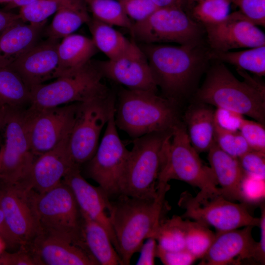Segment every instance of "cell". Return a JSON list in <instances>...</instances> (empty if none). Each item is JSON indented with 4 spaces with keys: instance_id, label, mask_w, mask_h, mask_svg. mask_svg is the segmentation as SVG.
<instances>
[{
    "instance_id": "cell-1",
    "label": "cell",
    "mask_w": 265,
    "mask_h": 265,
    "mask_svg": "<svg viewBox=\"0 0 265 265\" xmlns=\"http://www.w3.org/2000/svg\"><path fill=\"white\" fill-rule=\"evenodd\" d=\"M148 61L156 84L164 97L177 100L189 94L211 60L203 42L171 46H139Z\"/></svg>"
},
{
    "instance_id": "cell-2",
    "label": "cell",
    "mask_w": 265,
    "mask_h": 265,
    "mask_svg": "<svg viewBox=\"0 0 265 265\" xmlns=\"http://www.w3.org/2000/svg\"><path fill=\"white\" fill-rule=\"evenodd\" d=\"M157 189V195L151 199L119 194L116 200L110 199L109 216L117 240V252L123 265L130 264L133 254L152 237L163 219L169 186L159 184Z\"/></svg>"
},
{
    "instance_id": "cell-3",
    "label": "cell",
    "mask_w": 265,
    "mask_h": 265,
    "mask_svg": "<svg viewBox=\"0 0 265 265\" xmlns=\"http://www.w3.org/2000/svg\"><path fill=\"white\" fill-rule=\"evenodd\" d=\"M237 70L245 80H239L224 63L215 61L197 90L196 98L199 102L248 116L265 125V86Z\"/></svg>"
},
{
    "instance_id": "cell-4",
    "label": "cell",
    "mask_w": 265,
    "mask_h": 265,
    "mask_svg": "<svg viewBox=\"0 0 265 265\" xmlns=\"http://www.w3.org/2000/svg\"><path fill=\"white\" fill-rule=\"evenodd\" d=\"M177 103L156 92L123 89L115 104L116 125L133 139L171 130L180 122Z\"/></svg>"
},
{
    "instance_id": "cell-5",
    "label": "cell",
    "mask_w": 265,
    "mask_h": 265,
    "mask_svg": "<svg viewBox=\"0 0 265 265\" xmlns=\"http://www.w3.org/2000/svg\"><path fill=\"white\" fill-rule=\"evenodd\" d=\"M172 130L153 132L133 139L119 183V194L144 199L157 195L158 177Z\"/></svg>"
},
{
    "instance_id": "cell-6",
    "label": "cell",
    "mask_w": 265,
    "mask_h": 265,
    "mask_svg": "<svg viewBox=\"0 0 265 265\" xmlns=\"http://www.w3.org/2000/svg\"><path fill=\"white\" fill-rule=\"evenodd\" d=\"M28 195L39 232L67 238L84 249L82 215L71 190L62 181L43 193L30 189Z\"/></svg>"
},
{
    "instance_id": "cell-7",
    "label": "cell",
    "mask_w": 265,
    "mask_h": 265,
    "mask_svg": "<svg viewBox=\"0 0 265 265\" xmlns=\"http://www.w3.org/2000/svg\"><path fill=\"white\" fill-rule=\"evenodd\" d=\"M103 77L97 62L91 60L81 68L53 82L32 87L29 107L48 108L107 96L110 93L102 82Z\"/></svg>"
},
{
    "instance_id": "cell-8",
    "label": "cell",
    "mask_w": 265,
    "mask_h": 265,
    "mask_svg": "<svg viewBox=\"0 0 265 265\" xmlns=\"http://www.w3.org/2000/svg\"><path fill=\"white\" fill-rule=\"evenodd\" d=\"M178 205L185 210L182 218L212 227L216 232L259 224L260 218L251 214L245 203H236L228 199L219 189L200 190L195 196L185 191Z\"/></svg>"
},
{
    "instance_id": "cell-9",
    "label": "cell",
    "mask_w": 265,
    "mask_h": 265,
    "mask_svg": "<svg viewBox=\"0 0 265 265\" xmlns=\"http://www.w3.org/2000/svg\"><path fill=\"white\" fill-rule=\"evenodd\" d=\"M198 154L190 144L184 124L179 122L167 143L157 184H167L174 179L200 190H218L212 169L203 163Z\"/></svg>"
},
{
    "instance_id": "cell-10",
    "label": "cell",
    "mask_w": 265,
    "mask_h": 265,
    "mask_svg": "<svg viewBox=\"0 0 265 265\" xmlns=\"http://www.w3.org/2000/svg\"><path fill=\"white\" fill-rule=\"evenodd\" d=\"M143 44L172 42L179 45L203 42L202 24L193 20L180 5L159 7L143 21L133 23L130 30Z\"/></svg>"
},
{
    "instance_id": "cell-11",
    "label": "cell",
    "mask_w": 265,
    "mask_h": 265,
    "mask_svg": "<svg viewBox=\"0 0 265 265\" xmlns=\"http://www.w3.org/2000/svg\"><path fill=\"white\" fill-rule=\"evenodd\" d=\"M6 107L1 144L3 151L0 180L28 188L31 171L36 158L29 142L26 109Z\"/></svg>"
},
{
    "instance_id": "cell-12",
    "label": "cell",
    "mask_w": 265,
    "mask_h": 265,
    "mask_svg": "<svg viewBox=\"0 0 265 265\" xmlns=\"http://www.w3.org/2000/svg\"><path fill=\"white\" fill-rule=\"evenodd\" d=\"M115 104L112 93L78 103L68 139L70 154L76 165L80 167L95 154L101 132Z\"/></svg>"
},
{
    "instance_id": "cell-13",
    "label": "cell",
    "mask_w": 265,
    "mask_h": 265,
    "mask_svg": "<svg viewBox=\"0 0 265 265\" xmlns=\"http://www.w3.org/2000/svg\"><path fill=\"white\" fill-rule=\"evenodd\" d=\"M114 112L115 105L101 142L93 157L86 163L87 176L98 183L109 199L119 194V183L130 152L119 137Z\"/></svg>"
},
{
    "instance_id": "cell-14",
    "label": "cell",
    "mask_w": 265,
    "mask_h": 265,
    "mask_svg": "<svg viewBox=\"0 0 265 265\" xmlns=\"http://www.w3.org/2000/svg\"><path fill=\"white\" fill-rule=\"evenodd\" d=\"M79 103L55 107L26 109V125L30 147L37 158L56 147L69 135Z\"/></svg>"
},
{
    "instance_id": "cell-15",
    "label": "cell",
    "mask_w": 265,
    "mask_h": 265,
    "mask_svg": "<svg viewBox=\"0 0 265 265\" xmlns=\"http://www.w3.org/2000/svg\"><path fill=\"white\" fill-rule=\"evenodd\" d=\"M29 190L20 185L0 180V210L19 247L29 243L39 232L29 198Z\"/></svg>"
},
{
    "instance_id": "cell-16",
    "label": "cell",
    "mask_w": 265,
    "mask_h": 265,
    "mask_svg": "<svg viewBox=\"0 0 265 265\" xmlns=\"http://www.w3.org/2000/svg\"><path fill=\"white\" fill-rule=\"evenodd\" d=\"M97 63L103 77L129 89L158 91L147 57L134 40L118 56Z\"/></svg>"
},
{
    "instance_id": "cell-17",
    "label": "cell",
    "mask_w": 265,
    "mask_h": 265,
    "mask_svg": "<svg viewBox=\"0 0 265 265\" xmlns=\"http://www.w3.org/2000/svg\"><path fill=\"white\" fill-rule=\"evenodd\" d=\"M210 49L225 52L265 45V34L239 11L224 20L203 25Z\"/></svg>"
},
{
    "instance_id": "cell-18",
    "label": "cell",
    "mask_w": 265,
    "mask_h": 265,
    "mask_svg": "<svg viewBox=\"0 0 265 265\" xmlns=\"http://www.w3.org/2000/svg\"><path fill=\"white\" fill-rule=\"evenodd\" d=\"M62 181L71 190L81 213L100 224L107 233L117 250V243L109 216L110 199L99 186H92L81 174L80 167L73 166Z\"/></svg>"
},
{
    "instance_id": "cell-19",
    "label": "cell",
    "mask_w": 265,
    "mask_h": 265,
    "mask_svg": "<svg viewBox=\"0 0 265 265\" xmlns=\"http://www.w3.org/2000/svg\"><path fill=\"white\" fill-rule=\"evenodd\" d=\"M59 43L60 40L49 38L38 42L9 66L19 75L29 89L56 79Z\"/></svg>"
},
{
    "instance_id": "cell-20",
    "label": "cell",
    "mask_w": 265,
    "mask_h": 265,
    "mask_svg": "<svg viewBox=\"0 0 265 265\" xmlns=\"http://www.w3.org/2000/svg\"><path fill=\"white\" fill-rule=\"evenodd\" d=\"M253 226L216 232L211 246L199 265H226L242 260H255L257 242L252 235Z\"/></svg>"
},
{
    "instance_id": "cell-21",
    "label": "cell",
    "mask_w": 265,
    "mask_h": 265,
    "mask_svg": "<svg viewBox=\"0 0 265 265\" xmlns=\"http://www.w3.org/2000/svg\"><path fill=\"white\" fill-rule=\"evenodd\" d=\"M39 265H97L82 247L73 241L39 232L27 244Z\"/></svg>"
},
{
    "instance_id": "cell-22",
    "label": "cell",
    "mask_w": 265,
    "mask_h": 265,
    "mask_svg": "<svg viewBox=\"0 0 265 265\" xmlns=\"http://www.w3.org/2000/svg\"><path fill=\"white\" fill-rule=\"evenodd\" d=\"M69 136L35 159L28 184L29 189L38 193L50 190L60 184L67 172L76 165L68 148Z\"/></svg>"
},
{
    "instance_id": "cell-23",
    "label": "cell",
    "mask_w": 265,
    "mask_h": 265,
    "mask_svg": "<svg viewBox=\"0 0 265 265\" xmlns=\"http://www.w3.org/2000/svg\"><path fill=\"white\" fill-rule=\"evenodd\" d=\"M46 21H17L0 32V66H9L30 49L43 33Z\"/></svg>"
},
{
    "instance_id": "cell-24",
    "label": "cell",
    "mask_w": 265,
    "mask_h": 265,
    "mask_svg": "<svg viewBox=\"0 0 265 265\" xmlns=\"http://www.w3.org/2000/svg\"><path fill=\"white\" fill-rule=\"evenodd\" d=\"M208 152L210 167L220 192L229 200L244 203L241 184L245 175L238 159L222 151L215 141Z\"/></svg>"
},
{
    "instance_id": "cell-25",
    "label": "cell",
    "mask_w": 265,
    "mask_h": 265,
    "mask_svg": "<svg viewBox=\"0 0 265 265\" xmlns=\"http://www.w3.org/2000/svg\"><path fill=\"white\" fill-rule=\"evenodd\" d=\"M214 112L200 102L186 112L184 125L187 134L190 144L198 153L208 152L214 141Z\"/></svg>"
},
{
    "instance_id": "cell-26",
    "label": "cell",
    "mask_w": 265,
    "mask_h": 265,
    "mask_svg": "<svg viewBox=\"0 0 265 265\" xmlns=\"http://www.w3.org/2000/svg\"><path fill=\"white\" fill-rule=\"evenodd\" d=\"M81 215L82 241L86 250L98 265H123L106 230L97 222Z\"/></svg>"
},
{
    "instance_id": "cell-27",
    "label": "cell",
    "mask_w": 265,
    "mask_h": 265,
    "mask_svg": "<svg viewBox=\"0 0 265 265\" xmlns=\"http://www.w3.org/2000/svg\"><path fill=\"white\" fill-rule=\"evenodd\" d=\"M97 51L92 39L84 35L72 34L63 38L58 48L57 78L84 66Z\"/></svg>"
},
{
    "instance_id": "cell-28",
    "label": "cell",
    "mask_w": 265,
    "mask_h": 265,
    "mask_svg": "<svg viewBox=\"0 0 265 265\" xmlns=\"http://www.w3.org/2000/svg\"><path fill=\"white\" fill-rule=\"evenodd\" d=\"M84 0H72L59 9L51 24L44 28L47 38L60 40L73 34L83 24L90 21Z\"/></svg>"
},
{
    "instance_id": "cell-29",
    "label": "cell",
    "mask_w": 265,
    "mask_h": 265,
    "mask_svg": "<svg viewBox=\"0 0 265 265\" xmlns=\"http://www.w3.org/2000/svg\"><path fill=\"white\" fill-rule=\"evenodd\" d=\"M30 102V89L19 75L9 66H0V105L26 108Z\"/></svg>"
},
{
    "instance_id": "cell-30",
    "label": "cell",
    "mask_w": 265,
    "mask_h": 265,
    "mask_svg": "<svg viewBox=\"0 0 265 265\" xmlns=\"http://www.w3.org/2000/svg\"><path fill=\"white\" fill-rule=\"evenodd\" d=\"M209 56L211 60L229 63L237 69L258 76L265 75V45L237 52H218L210 49Z\"/></svg>"
},
{
    "instance_id": "cell-31",
    "label": "cell",
    "mask_w": 265,
    "mask_h": 265,
    "mask_svg": "<svg viewBox=\"0 0 265 265\" xmlns=\"http://www.w3.org/2000/svg\"><path fill=\"white\" fill-rule=\"evenodd\" d=\"M88 24L95 46L108 59L121 54L130 43L131 41L110 25L94 18L91 19Z\"/></svg>"
},
{
    "instance_id": "cell-32",
    "label": "cell",
    "mask_w": 265,
    "mask_h": 265,
    "mask_svg": "<svg viewBox=\"0 0 265 265\" xmlns=\"http://www.w3.org/2000/svg\"><path fill=\"white\" fill-rule=\"evenodd\" d=\"M152 237L158 245L167 251H178L185 249V219L173 215L171 218L162 219Z\"/></svg>"
},
{
    "instance_id": "cell-33",
    "label": "cell",
    "mask_w": 265,
    "mask_h": 265,
    "mask_svg": "<svg viewBox=\"0 0 265 265\" xmlns=\"http://www.w3.org/2000/svg\"><path fill=\"white\" fill-rule=\"evenodd\" d=\"M93 14V18L111 26L131 30L132 23L118 0H84Z\"/></svg>"
},
{
    "instance_id": "cell-34",
    "label": "cell",
    "mask_w": 265,
    "mask_h": 265,
    "mask_svg": "<svg viewBox=\"0 0 265 265\" xmlns=\"http://www.w3.org/2000/svg\"><path fill=\"white\" fill-rule=\"evenodd\" d=\"M185 249L197 260L206 254L215 236L209 227L188 219L185 220Z\"/></svg>"
},
{
    "instance_id": "cell-35",
    "label": "cell",
    "mask_w": 265,
    "mask_h": 265,
    "mask_svg": "<svg viewBox=\"0 0 265 265\" xmlns=\"http://www.w3.org/2000/svg\"><path fill=\"white\" fill-rule=\"evenodd\" d=\"M231 0H203L193 7L192 15L202 25L221 21L229 15Z\"/></svg>"
},
{
    "instance_id": "cell-36",
    "label": "cell",
    "mask_w": 265,
    "mask_h": 265,
    "mask_svg": "<svg viewBox=\"0 0 265 265\" xmlns=\"http://www.w3.org/2000/svg\"><path fill=\"white\" fill-rule=\"evenodd\" d=\"M72 0H39L22 7L19 15L25 23H39L47 18Z\"/></svg>"
},
{
    "instance_id": "cell-37",
    "label": "cell",
    "mask_w": 265,
    "mask_h": 265,
    "mask_svg": "<svg viewBox=\"0 0 265 265\" xmlns=\"http://www.w3.org/2000/svg\"><path fill=\"white\" fill-rule=\"evenodd\" d=\"M214 141L222 151L238 159L251 150L238 130L224 129L215 121Z\"/></svg>"
},
{
    "instance_id": "cell-38",
    "label": "cell",
    "mask_w": 265,
    "mask_h": 265,
    "mask_svg": "<svg viewBox=\"0 0 265 265\" xmlns=\"http://www.w3.org/2000/svg\"><path fill=\"white\" fill-rule=\"evenodd\" d=\"M238 131L251 149L265 152V125L243 118Z\"/></svg>"
},
{
    "instance_id": "cell-39",
    "label": "cell",
    "mask_w": 265,
    "mask_h": 265,
    "mask_svg": "<svg viewBox=\"0 0 265 265\" xmlns=\"http://www.w3.org/2000/svg\"><path fill=\"white\" fill-rule=\"evenodd\" d=\"M238 159L245 175L265 180V152L251 149Z\"/></svg>"
},
{
    "instance_id": "cell-40",
    "label": "cell",
    "mask_w": 265,
    "mask_h": 265,
    "mask_svg": "<svg viewBox=\"0 0 265 265\" xmlns=\"http://www.w3.org/2000/svg\"><path fill=\"white\" fill-rule=\"evenodd\" d=\"M126 14L137 23L144 20L159 7L152 0H120Z\"/></svg>"
},
{
    "instance_id": "cell-41",
    "label": "cell",
    "mask_w": 265,
    "mask_h": 265,
    "mask_svg": "<svg viewBox=\"0 0 265 265\" xmlns=\"http://www.w3.org/2000/svg\"><path fill=\"white\" fill-rule=\"evenodd\" d=\"M240 13L256 26H265V0H238Z\"/></svg>"
},
{
    "instance_id": "cell-42",
    "label": "cell",
    "mask_w": 265,
    "mask_h": 265,
    "mask_svg": "<svg viewBox=\"0 0 265 265\" xmlns=\"http://www.w3.org/2000/svg\"><path fill=\"white\" fill-rule=\"evenodd\" d=\"M2 265H39L34 254L27 245L19 246L18 251L0 254Z\"/></svg>"
},
{
    "instance_id": "cell-43",
    "label": "cell",
    "mask_w": 265,
    "mask_h": 265,
    "mask_svg": "<svg viewBox=\"0 0 265 265\" xmlns=\"http://www.w3.org/2000/svg\"><path fill=\"white\" fill-rule=\"evenodd\" d=\"M157 257L165 265H190L197 259L186 249L167 251L157 246Z\"/></svg>"
},
{
    "instance_id": "cell-44",
    "label": "cell",
    "mask_w": 265,
    "mask_h": 265,
    "mask_svg": "<svg viewBox=\"0 0 265 265\" xmlns=\"http://www.w3.org/2000/svg\"><path fill=\"white\" fill-rule=\"evenodd\" d=\"M241 192L244 203L259 201L265 196V180L245 175L241 184Z\"/></svg>"
},
{
    "instance_id": "cell-45",
    "label": "cell",
    "mask_w": 265,
    "mask_h": 265,
    "mask_svg": "<svg viewBox=\"0 0 265 265\" xmlns=\"http://www.w3.org/2000/svg\"><path fill=\"white\" fill-rule=\"evenodd\" d=\"M243 116L237 113L221 108L215 110V122L221 127L230 130H238Z\"/></svg>"
},
{
    "instance_id": "cell-46",
    "label": "cell",
    "mask_w": 265,
    "mask_h": 265,
    "mask_svg": "<svg viewBox=\"0 0 265 265\" xmlns=\"http://www.w3.org/2000/svg\"><path fill=\"white\" fill-rule=\"evenodd\" d=\"M158 243L153 237H150L143 242L139 251L140 256L136 264L137 265H154L157 257Z\"/></svg>"
},
{
    "instance_id": "cell-47",
    "label": "cell",
    "mask_w": 265,
    "mask_h": 265,
    "mask_svg": "<svg viewBox=\"0 0 265 265\" xmlns=\"http://www.w3.org/2000/svg\"><path fill=\"white\" fill-rule=\"evenodd\" d=\"M261 217L259 226L260 228V239L257 242L255 260L264 264L265 261V208L264 205L261 206Z\"/></svg>"
},
{
    "instance_id": "cell-48",
    "label": "cell",
    "mask_w": 265,
    "mask_h": 265,
    "mask_svg": "<svg viewBox=\"0 0 265 265\" xmlns=\"http://www.w3.org/2000/svg\"><path fill=\"white\" fill-rule=\"evenodd\" d=\"M22 20L19 14L0 11V32L12 24Z\"/></svg>"
},
{
    "instance_id": "cell-49",
    "label": "cell",
    "mask_w": 265,
    "mask_h": 265,
    "mask_svg": "<svg viewBox=\"0 0 265 265\" xmlns=\"http://www.w3.org/2000/svg\"><path fill=\"white\" fill-rule=\"evenodd\" d=\"M38 0H11L6 4L4 10L7 11L17 7L21 8Z\"/></svg>"
},
{
    "instance_id": "cell-50",
    "label": "cell",
    "mask_w": 265,
    "mask_h": 265,
    "mask_svg": "<svg viewBox=\"0 0 265 265\" xmlns=\"http://www.w3.org/2000/svg\"><path fill=\"white\" fill-rule=\"evenodd\" d=\"M159 7H164L174 5H180L182 6L183 0H152Z\"/></svg>"
},
{
    "instance_id": "cell-51",
    "label": "cell",
    "mask_w": 265,
    "mask_h": 265,
    "mask_svg": "<svg viewBox=\"0 0 265 265\" xmlns=\"http://www.w3.org/2000/svg\"><path fill=\"white\" fill-rule=\"evenodd\" d=\"M6 112V107L0 105V144L1 143L2 131Z\"/></svg>"
},
{
    "instance_id": "cell-52",
    "label": "cell",
    "mask_w": 265,
    "mask_h": 265,
    "mask_svg": "<svg viewBox=\"0 0 265 265\" xmlns=\"http://www.w3.org/2000/svg\"><path fill=\"white\" fill-rule=\"evenodd\" d=\"M6 247L5 242L0 236V254L4 251V249Z\"/></svg>"
},
{
    "instance_id": "cell-53",
    "label": "cell",
    "mask_w": 265,
    "mask_h": 265,
    "mask_svg": "<svg viewBox=\"0 0 265 265\" xmlns=\"http://www.w3.org/2000/svg\"><path fill=\"white\" fill-rule=\"evenodd\" d=\"M3 145L1 143V144L0 145V168L1 159H2V154H3Z\"/></svg>"
},
{
    "instance_id": "cell-54",
    "label": "cell",
    "mask_w": 265,
    "mask_h": 265,
    "mask_svg": "<svg viewBox=\"0 0 265 265\" xmlns=\"http://www.w3.org/2000/svg\"><path fill=\"white\" fill-rule=\"evenodd\" d=\"M202 0H183V3L185 1H188V2H189V3H192V2H195V1H196V2H198L201 1Z\"/></svg>"
},
{
    "instance_id": "cell-55",
    "label": "cell",
    "mask_w": 265,
    "mask_h": 265,
    "mask_svg": "<svg viewBox=\"0 0 265 265\" xmlns=\"http://www.w3.org/2000/svg\"><path fill=\"white\" fill-rule=\"evenodd\" d=\"M11 0H0V4H3V3L7 4Z\"/></svg>"
},
{
    "instance_id": "cell-56",
    "label": "cell",
    "mask_w": 265,
    "mask_h": 265,
    "mask_svg": "<svg viewBox=\"0 0 265 265\" xmlns=\"http://www.w3.org/2000/svg\"><path fill=\"white\" fill-rule=\"evenodd\" d=\"M232 0V2H233L235 4H236V2L238 1V0Z\"/></svg>"
},
{
    "instance_id": "cell-57",
    "label": "cell",
    "mask_w": 265,
    "mask_h": 265,
    "mask_svg": "<svg viewBox=\"0 0 265 265\" xmlns=\"http://www.w3.org/2000/svg\"><path fill=\"white\" fill-rule=\"evenodd\" d=\"M0 265H2V262H1L0 258Z\"/></svg>"
},
{
    "instance_id": "cell-58",
    "label": "cell",
    "mask_w": 265,
    "mask_h": 265,
    "mask_svg": "<svg viewBox=\"0 0 265 265\" xmlns=\"http://www.w3.org/2000/svg\"></svg>"
}]
</instances>
